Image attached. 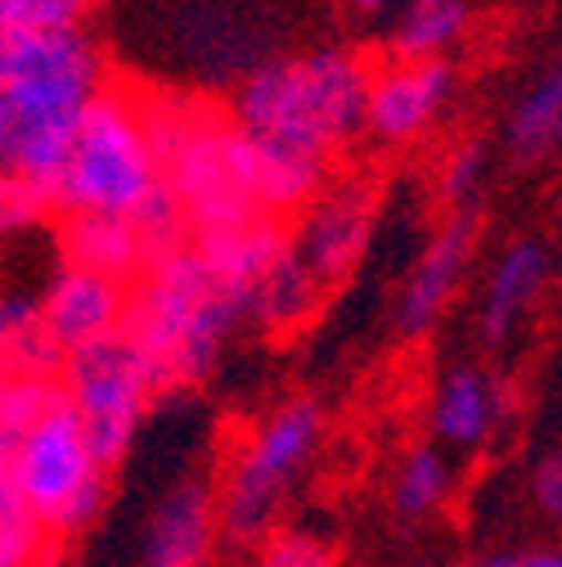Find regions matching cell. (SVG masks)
<instances>
[{"label": "cell", "mask_w": 562, "mask_h": 567, "mask_svg": "<svg viewBox=\"0 0 562 567\" xmlns=\"http://www.w3.org/2000/svg\"><path fill=\"white\" fill-rule=\"evenodd\" d=\"M243 316V302L212 279L189 239L185 248L149 261L126 284V311L117 333L154 365L167 396L207 379L230 329Z\"/></svg>", "instance_id": "6da1fadb"}, {"label": "cell", "mask_w": 562, "mask_h": 567, "mask_svg": "<svg viewBox=\"0 0 562 567\" xmlns=\"http://www.w3.org/2000/svg\"><path fill=\"white\" fill-rule=\"evenodd\" d=\"M365 100L370 63L351 50L324 45L257 63L235 95V126L329 158L365 126Z\"/></svg>", "instance_id": "7a4b0ae2"}, {"label": "cell", "mask_w": 562, "mask_h": 567, "mask_svg": "<svg viewBox=\"0 0 562 567\" xmlns=\"http://www.w3.org/2000/svg\"><path fill=\"white\" fill-rule=\"evenodd\" d=\"M163 194L167 181L149 150L139 104L126 91L100 86L77 122L50 212H63V217L67 212H113V217L135 221Z\"/></svg>", "instance_id": "3957f363"}, {"label": "cell", "mask_w": 562, "mask_h": 567, "mask_svg": "<svg viewBox=\"0 0 562 567\" xmlns=\"http://www.w3.org/2000/svg\"><path fill=\"white\" fill-rule=\"evenodd\" d=\"M14 486L54 545H67L100 518L108 495V468H100V460L91 455L86 433L67 401L45 410L19 437Z\"/></svg>", "instance_id": "277c9868"}, {"label": "cell", "mask_w": 562, "mask_h": 567, "mask_svg": "<svg viewBox=\"0 0 562 567\" xmlns=\"http://www.w3.org/2000/svg\"><path fill=\"white\" fill-rule=\"evenodd\" d=\"M324 429V414L311 396L279 405L239 451L221 495H217V536L235 549H252L270 536L289 482L311 460Z\"/></svg>", "instance_id": "5b68a950"}, {"label": "cell", "mask_w": 562, "mask_h": 567, "mask_svg": "<svg viewBox=\"0 0 562 567\" xmlns=\"http://www.w3.org/2000/svg\"><path fill=\"white\" fill-rule=\"evenodd\" d=\"M59 388L67 410L77 414L100 468H117L126 460L139 419L163 396L154 365L122 333L67 351L59 365Z\"/></svg>", "instance_id": "8992f818"}, {"label": "cell", "mask_w": 562, "mask_h": 567, "mask_svg": "<svg viewBox=\"0 0 562 567\" xmlns=\"http://www.w3.org/2000/svg\"><path fill=\"white\" fill-rule=\"evenodd\" d=\"M163 181L189 235H217L261 217L235 167V122L212 109H202L180 150L163 163Z\"/></svg>", "instance_id": "52a82bcc"}, {"label": "cell", "mask_w": 562, "mask_h": 567, "mask_svg": "<svg viewBox=\"0 0 562 567\" xmlns=\"http://www.w3.org/2000/svg\"><path fill=\"white\" fill-rule=\"evenodd\" d=\"M306 217L298 226L293 252L302 257V266L315 275V284H337L356 270L365 244H370V226H374V198L361 185H337V189H320L306 207Z\"/></svg>", "instance_id": "ba28073f"}, {"label": "cell", "mask_w": 562, "mask_h": 567, "mask_svg": "<svg viewBox=\"0 0 562 567\" xmlns=\"http://www.w3.org/2000/svg\"><path fill=\"white\" fill-rule=\"evenodd\" d=\"M37 307H41L45 333L54 338V347L67 357V351H77L86 342H100V338L122 329L126 284L59 261V270L50 275V284H45V293L37 298Z\"/></svg>", "instance_id": "9c48e42d"}, {"label": "cell", "mask_w": 562, "mask_h": 567, "mask_svg": "<svg viewBox=\"0 0 562 567\" xmlns=\"http://www.w3.org/2000/svg\"><path fill=\"white\" fill-rule=\"evenodd\" d=\"M472 244H477V212H472V203H464L437 230V239L428 244V252L418 257V266L405 279V293H400V307H396V329L405 338L428 333L446 316L450 298L459 293V279L468 270Z\"/></svg>", "instance_id": "30bf717a"}, {"label": "cell", "mask_w": 562, "mask_h": 567, "mask_svg": "<svg viewBox=\"0 0 562 567\" xmlns=\"http://www.w3.org/2000/svg\"><path fill=\"white\" fill-rule=\"evenodd\" d=\"M235 163H239V181L261 217L284 221L289 212H302L324 189L329 158L293 150V145H274V140H261V135H248L243 126H235Z\"/></svg>", "instance_id": "8fae6325"}, {"label": "cell", "mask_w": 562, "mask_h": 567, "mask_svg": "<svg viewBox=\"0 0 562 567\" xmlns=\"http://www.w3.org/2000/svg\"><path fill=\"white\" fill-rule=\"evenodd\" d=\"M455 73L441 59L424 63H396L383 78H370V100H365V126L378 140H414L450 100Z\"/></svg>", "instance_id": "7c38bea8"}, {"label": "cell", "mask_w": 562, "mask_h": 567, "mask_svg": "<svg viewBox=\"0 0 562 567\" xmlns=\"http://www.w3.org/2000/svg\"><path fill=\"white\" fill-rule=\"evenodd\" d=\"M212 545H217V491L202 477H185L154 509L139 567H207Z\"/></svg>", "instance_id": "4fadbf2b"}, {"label": "cell", "mask_w": 562, "mask_h": 567, "mask_svg": "<svg viewBox=\"0 0 562 567\" xmlns=\"http://www.w3.org/2000/svg\"><path fill=\"white\" fill-rule=\"evenodd\" d=\"M289 226L274 221V217H257L248 226H235V230H217V235H194V252L202 257V266L212 270V279L221 289H230L243 311H248V298L261 284V275L289 252Z\"/></svg>", "instance_id": "5bb4252c"}, {"label": "cell", "mask_w": 562, "mask_h": 567, "mask_svg": "<svg viewBox=\"0 0 562 567\" xmlns=\"http://www.w3.org/2000/svg\"><path fill=\"white\" fill-rule=\"evenodd\" d=\"M549 270H553V261H549V248L540 239H518L513 248H504V257L496 261V270H490L486 298H481V316H477L481 342L500 347L522 324V316L544 293Z\"/></svg>", "instance_id": "9a60e30c"}, {"label": "cell", "mask_w": 562, "mask_h": 567, "mask_svg": "<svg viewBox=\"0 0 562 567\" xmlns=\"http://www.w3.org/2000/svg\"><path fill=\"white\" fill-rule=\"evenodd\" d=\"M59 252L67 266H82L122 284L145 270V239H139L131 217H113V212H67L59 230Z\"/></svg>", "instance_id": "2e32d148"}, {"label": "cell", "mask_w": 562, "mask_h": 567, "mask_svg": "<svg viewBox=\"0 0 562 567\" xmlns=\"http://www.w3.org/2000/svg\"><path fill=\"white\" fill-rule=\"evenodd\" d=\"M500 414H504V388L464 365V370H450L433 396V433L446 446L472 451L490 437Z\"/></svg>", "instance_id": "e0dca14e"}, {"label": "cell", "mask_w": 562, "mask_h": 567, "mask_svg": "<svg viewBox=\"0 0 562 567\" xmlns=\"http://www.w3.org/2000/svg\"><path fill=\"white\" fill-rule=\"evenodd\" d=\"M100 68H104V59L82 28L0 37V86L54 78V73H100Z\"/></svg>", "instance_id": "ac0fdd59"}, {"label": "cell", "mask_w": 562, "mask_h": 567, "mask_svg": "<svg viewBox=\"0 0 562 567\" xmlns=\"http://www.w3.org/2000/svg\"><path fill=\"white\" fill-rule=\"evenodd\" d=\"M320 293H324V289L315 284V275L302 266V257H298L293 244H289V252L279 257V261L261 275L257 289H252L248 316H257V324L270 329V333H289L293 324H302V320L315 311Z\"/></svg>", "instance_id": "d6986e66"}, {"label": "cell", "mask_w": 562, "mask_h": 567, "mask_svg": "<svg viewBox=\"0 0 562 567\" xmlns=\"http://www.w3.org/2000/svg\"><path fill=\"white\" fill-rule=\"evenodd\" d=\"M14 446L19 442L0 437V567H50L59 545L32 518L14 486Z\"/></svg>", "instance_id": "ffe728a7"}, {"label": "cell", "mask_w": 562, "mask_h": 567, "mask_svg": "<svg viewBox=\"0 0 562 567\" xmlns=\"http://www.w3.org/2000/svg\"><path fill=\"white\" fill-rule=\"evenodd\" d=\"M63 351L41 324V307L32 293H0V374H59Z\"/></svg>", "instance_id": "44dd1931"}, {"label": "cell", "mask_w": 562, "mask_h": 567, "mask_svg": "<svg viewBox=\"0 0 562 567\" xmlns=\"http://www.w3.org/2000/svg\"><path fill=\"white\" fill-rule=\"evenodd\" d=\"M468 23V6L464 0H409L405 14L392 28V59L396 63H424V59H441L459 32Z\"/></svg>", "instance_id": "7402d4cb"}, {"label": "cell", "mask_w": 562, "mask_h": 567, "mask_svg": "<svg viewBox=\"0 0 562 567\" xmlns=\"http://www.w3.org/2000/svg\"><path fill=\"white\" fill-rule=\"evenodd\" d=\"M562 135V73L544 68V73L522 91V100L513 104L509 117V150L522 163H540L544 154H553Z\"/></svg>", "instance_id": "603a6c76"}, {"label": "cell", "mask_w": 562, "mask_h": 567, "mask_svg": "<svg viewBox=\"0 0 562 567\" xmlns=\"http://www.w3.org/2000/svg\"><path fill=\"white\" fill-rule=\"evenodd\" d=\"M450 495V464L437 446H414L392 482V509L400 523H424L433 518Z\"/></svg>", "instance_id": "cb8c5ba5"}, {"label": "cell", "mask_w": 562, "mask_h": 567, "mask_svg": "<svg viewBox=\"0 0 562 567\" xmlns=\"http://www.w3.org/2000/svg\"><path fill=\"white\" fill-rule=\"evenodd\" d=\"M63 401V388H59V374H19V370H6L0 374V437L19 442L32 423L54 410Z\"/></svg>", "instance_id": "d4e9b609"}, {"label": "cell", "mask_w": 562, "mask_h": 567, "mask_svg": "<svg viewBox=\"0 0 562 567\" xmlns=\"http://www.w3.org/2000/svg\"><path fill=\"white\" fill-rule=\"evenodd\" d=\"M91 0H0V37L77 28Z\"/></svg>", "instance_id": "484cf974"}, {"label": "cell", "mask_w": 562, "mask_h": 567, "mask_svg": "<svg viewBox=\"0 0 562 567\" xmlns=\"http://www.w3.org/2000/svg\"><path fill=\"white\" fill-rule=\"evenodd\" d=\"M257 567H342V563H337V549L324 536L289 527V532H270L261 540Z\"/></svg>", "instance_id": "4316f807"}, {"label": "cell", "mask_w": 562, "mask_h": 567, "mask_svg": "<svg viewBox=\"0 0 562 567\" xmlns=\"http://www.w3.org/2000/svg\"><path fill=\"white\" fill-rule=\"evenodd\" d=\"M45 212H50V203H45V194L28 176L0 167V244L23 235V230H32Z\"/></svg>", "instance_id": "83f0119b"}, {"label": "cell", "mask_w": 562, "mask_h": 567, "mask_svg": "<svg viewBox=\"0 0 562 567\" xmlns=\"http://www.w3.org/2000/svg\"><path fill=\"white\" fill-rule=\"evenodd\" d=\"M481 167H486V145H459L455 150V158L446 163V176H441V194L450 198V203H468L472 198V189H477V181H481Z\"/></svg>", "instance_id": "f1b7e54d"}, {"label": "cell", "mask_w": 562, "mask_h": 567, "mask_svg": "<svg viewBox=\"0 0 562 567\" xmlns=\"http://www.w3.org/2000/svg\"><path fill=\"white\" fill-rule=\"evenodd\" d=\"M531 491H535V505H540L549 518L562 514V460H558V455H544V460L535 464Z\"/></svg>", "instance_id": "f546056e"}, {"label": "cell", "mask_w": 562, "mask_h": 567, "mask_svg": "<svg viewBox=\"0 0 562 567\" xmlns=\"http://www.w3.org/2000/svg\"><path fill=\"white\" fill-rule=\"evenodd\" d=\"M513 567H562L558 549H531V554H513Z\"/></svg>", "instance_id": "4dcf8cb0"}, {"label": "cell", "mask_w": 562, "mask_h": 567, "mask_svg": "<svg viewBox=\"0 0 562 567\" xmlns=\"http://www.w3.org/2000/svg\"><path fill=\"white\" fill-rule=\"evenodd\" d=\"M10 126H14V113H10V100L0 95V150H6V140H10Z\"/></svg>", "instance_id": "1f68e13d"}, {"label": "cell", "mask_w": 562, "mask_h": 567, "mask_svg": "<svg viewBox=\"0 0 562 567\" xmlns=\"http://www.w3.org/2000/svg\"><path fill=\"white\" fill-rule=\"evenodd\" d=\"M472 567H513V554H504V549H500V554H486V558H477Z\"/></svg>", "instance_id": "d6a6232c"}, {"label": "cell", "mask_w": 562, "mask_h": 567, "mask_svg": "<svg viewBox=\"0 0 562 567\" xmlns=\"http://www.w3.org/2000/svg\"><path fill=\"white\" fill-rule=\"evenodd\" d=\"M351 6H356V10H365V14H370V10H378V6H383V0H351Z\"/></svg>", "instance_id": "836d02e7"}]
</instances>
